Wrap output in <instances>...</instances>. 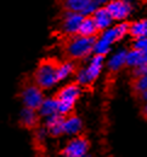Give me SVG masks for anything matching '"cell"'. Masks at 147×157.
<instances>
[{"label": "cell", "instance_id": "20", "mask_svg": "<svg viewBox=\"0 0 147 157\" xmlns=\"http://www.w3.org/2000/svg\"><path fill=\"white\" fill-rule=\"evenodd\" d=\"M147 47V36L145 38H139V39H135L134 44H133V48L134 50H144Z\"/></svg>", "mask_w": 147, "mask_h": 157}, {"label": "cell", "instance_id": "11", "mask_svg": "<svg viewBox=\"0 0 147 157\" xmlns=\"http://www.w3.org/2000/svg\"><path fill=\"white\" fill-rule=\"evenodd\" d=\"M126 51L125 48H118L117 51H114L109 58L107 60V68L109 71L112 73H117L122 68L125 67L126 60Z\"/></svg>", "mask_w": 147, "mask_h": 157}, {"label": "cell", "instance_id": "13", "mask_svg": "<svg viewBox=\"0 0 147 157\" xmlns=\"http://www.w3.org/2000/svg\"><path fill=\"white\" fill-rule=\"evenodd\" d=\"M92 20L95 22V24H96V28H97V30L100 32H104L106 29H108V28H111L112 27V24H113V22L114 21L112 20V17L109 16V13L107 12V10L105 9V6L102 7H99L94 13H92Z\"/></svg>", "mask_w": 147, "mask_h": 157}, {"label": "cell", "instance_id": "8", "mask_svg": "<svg viewBox=\"0 0 147 157\" xmlns=\"http://www.w3.org/2000/svg\"><path fill=\"white\" fill-rule=\"evenodd\" d=\"M89 147L88 139L83 136H77L67 143L61 154L63 157H88Z\"/></svg>", "mask_w": 147, "mask_h": 157}, {"label": "cell", "instance_id": "9", "mask_svg": "<svg viewBox=\"0 0 147 157\" xmlns=\"http://www.w3.org/2000/svg\"><path fill=\"white\" fill-rule=\"evenodd\" d=\"M21 99L24 108L37 111L44 100L43 90H40L37 85H26L21 92Z\"/></svg>", "mask_w": 147, "mask_h": 157}, {"label": "cell", "instance_id": "23", "mask_svg": "<svg viewBox=\"0 0 147 157\" xmlns=\"http://www.w3.org/2000/svg\"><path fill=\"white\" fill-rule=\"evenodd\" d=\"M146 69H147V65H146Z\"/></svg>", "mask_w": 147, "mask_h": 157}, {"label": "cell", "instance_id": "14", "mask_svg": "<svg viewBox=\"0 0 147 157\" xmlns=\"http://www.w3.org/2000/svg\"><path fill=\"white\" fill-rule=\"evenodd\" d=\"M83 129V122L82 120L76 115H68L64 116L63 120V134L68 136H78Z\"/></svg>", "mask_w": 147, "mask_h": 157}, {"label": "cell", "instance_id": "6", "mask_svg": "<svg viewBox=\"0 0 147 157\" xmlns=\"http://www.w3.org/2000/svg\"><path fill=\"white\" fill-rule=\"evenodd\" d=\"M105 9L113 21L124 22L133 12V4L130 0H109L106 2Z\"/></svg>", "mask_w": 147, "mask_h": 157}, {"label": "cell", "instance_id": "4", "mask_svg": "<svg viewBox=\"0 0 147 157\" xmlns=\"http://www.w3.org/2000/svg\"><path fill=\"white\" fill-rule=\"evenodd\" d=\"M104 65H105V57L97 56V55L92 56L89 59V63L86 64V67L80 68L78 71H76L77 83L80 87L82 86H90L101 75Z\"/></svg>", "mask_w": 147, "mask_h": 157}, {"label": "cell", "instance_id": "12", "mask_svg": "<svg viewBox=\"0 0 147 157\" xmlns=\"http://www.w3.org/2000/svg\"><path fill=\"white\" fill-rule=\"evenodd\" d=\"M63 120L61 115H54L51 117L45 118V131L51 137H60L63 134Z\"/></svg>", "mask_w": 147, "mask_h": 157}, {"label": "cell", "instance_id": "17", "mask_svg": "<svg viewBox=\"0 0 147 157\" xmlns=\"http://www.w3.org/2000/svg\"><path fill=\"white\" fill-rule=\"evenodd\" d=\"M97 33H99V30L96 28V24L92 20V17H84L80 27H79L78 35L86 36V38H95Z\"/></svg>", "mask_w": 147, "mask_h": 157}, {"label": "cell", "instance_id": "1", "mask_svg": "<svg viewBox=\"0 0 147 157\" xmlns=\"http://www.w3.org/2000/svg\"><path fill=\"white\" fill-rule=\"evenodd\" d=\"M129 33V24L126 22H119L116 25H112L111 28L106 29L101 33V35L96 39L94 44V53L97 56H107L114 42L123 39Z\"/></svg>", "mask_w": 147, "mask_h": 157}, {"label": "cell", "instance_id": "18", "mask_svg": "<svg viewBox=\"0 0 147 157\" xmlns=\"http://www.w3.org/2000/svg\"><path fill=\"white\" fill-rule=\"evenodd\" d=\"M129 34L134 39L147 36V20H140L129 24Z\"/></svg>", "mask_w": 147, "mask_h": 157}, {"label": "cell", "instance_id": "22", "mask_svg": "<svg viewBox=\"0 0 147 157\" xmlns=\"http://www.w3.org/2000/svg\"><path fill=\"white\" fill-rule=\"evenodd\" d=\"M144 115L147 117V101L145 103V106H144Z\"/></svg>", "mask_w": 147, "mask_h": 157}, {"label": "cell", "instance_id": "7", "mask_svg": "<svg viewBox=\"0 0 147 157\" xmlns=\"http://www.w3.org/2000/svg\"><path fill=\"white\" fill-rule=\"evenodd\" d=\"M63 5L67 11L80 13L84 17H91L92 13L101 7L97 0H64Z\"/></svg>", "mask_w": 147, "mask_h": 157}, {"label": "cell", "instance_id": "24", "mask_svg": "<svg viewBox=\"0 0 147 157\" xmlns=\"http://www.w3.org/2000/svg\"><path fill=\"white\" fill-rule=\"evenodd\" d=\"M141 1H144V0H141Z\"/></svg>", "mask_w": 147, "mask_h": 157}, {"label": "cell", "instance_id": "21", "mask_svg": "<svg viewBox=\"0 0 147 157\" xmlns=\"http://www.w3.org/2000/svg\"><path fill=\"white\" fill-rule=\"evenodd\" d=\"M141 98L144 99V100H145V103H146L147 101V92H145V93H142V94H141Z\"/></svg>", "mask_w": 147, "mask_h": 157}, {"label": "cell", "instance_id": "10", "mask_svg": "<svg viewBox=\"0 0 147 157\" xmlns=\"http://www.w3.org/2000/svg\"><path fill=\"white\" fill-rule=\"evenodd\" d=\"M84 18V16H82L80 13H76V12H69L67 11L63 15L62 23H61V29L62 32L68 35V36H74L78 35L79 32V27L82 24V21Z\"/></svg>", "mask_w": 147, "mask_h": 157}, {"label": "cell", "instance_id": "5", "mask_svg": "<svg viewBox=\"0 0 147 157\" xmlns=\"http://www.w3.org/2000/svg\"><path fill=\"white\" fill-rule=\"evenodd\" d=\"M95 38H86L82 35H74L68 40L66 45V52L68 57L72 59L88 58L94 53Z\"/></svg>", "mask_w": 147, "mask_h": 157}, {"label": "cell", "instance_id": "16", "mask_svg": "<svg viewBox=\"0 0 147 157\" xmlns=\"http://www.w3.org/2000/svg\"><path fill=\"white\" fill-rule=\"evenodd\" d=\"M20 123L24 128L32 129V128H37L38 123H39V115L35 110L32 109H27L24 108L22 110L21 115H20Z\"/></svg>", "mask_w": 147, "mask_h": 157}, {"label": "cell", "instance_id": "2", "mask_svg": "<svg viewBox=\"0 0 147 157\" xmlns=\"http://www.w3.org/2000/svg\"><path fill=\"white\" fill-rule=\"evenodd\" d=\"M57 64L52 59L42 60L34 71V82L40 90H49L57 85Z\"/></svg>", "mask_w": 147, "mask_h": 157}, {"label": "cell", "instance_id": "3", "mask_svg": "<svg viewBox=\"0 0 147 157\" xmlns=\"http://www.w3.org/2000/svg\"><path fill=\"white\" fill-rule=\"evenodd\" d=\"M82 94V87L78 83H68L63 86L57 92V96L55 98L59 103V115L68 116L72 114L73 108L76 105V101Z\"/></svg>", "mask_w": 147, "mask_h": 157}, {"label": "cell", "instance_id": "15", "mask_svg": "<svg viewBox=\"0 0 147 157\" xmlns=\"http://www.w3.org/2000/svg\"><path fill=\"white\" fill-rule=\"evenodd\" d=\"M38 115L42 117H51L59 114V103L56 98H44L42 105L37 110Z\"/></svg>", "mask_w": 147, "mask_h": 157}, {"label": "cell", "instance_id": "19", "mask_svg": "<svg viewBox=\"0 0 147 157\" xmlns=\"http://www.w3.org/2000/svg\"><path fill=\"white\" fill-rule=\"evenodd\" d=\"M74 73H76V65L73 62L67 60V62L57 64V80H59V82L71 78Z\"/></svg>", "mask_w": 147, "mask_h": 157}]
</instances>
